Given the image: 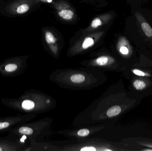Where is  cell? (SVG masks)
<instances>
[{"label": "cell", "mask_w": 152, "mask_h": 151, "mask_svg": "<svg viewBox=\"0 0 152 151\" xmlns=\"http://www.w3.org/2000/svg\"><path fill=\"white\" fill-rule=\"evenodd\" d=\"M135 16L142 31L145 36L152 43V28L144 17L139 12H136Z\"/></svg>", "instance_id": "5b68a950"}, {"label": "cell", "mask_w": 152, "mask_h": 151, "mask_svg": "<svg viewBox=\"0 0 152 151\" xmlns=\"http://www.w3.org/2000/svg\"><path fill=\"white\" fill-rule=\"evenodd\" d=\"M119 50L121 53L123 55H127L129 52V49L127 47L126 44L122 45L120 48Z\"/></svg>", "instance_id": "9a60e30c"}, {"label": "cell", "mask_w": 152, "mask_h": 151, "mask_svg": "<svg viewBox=\"0 0 152 151\" xmlns=\"http://www.w3.org/2000/svg\"><path fill=\"white\" fill-rule=\"evenodd\" d=\"M80 151H96V149L94 147H86L82 148L80 149Z\"/></svg>", "instance_id": "e0dca14e"}, {"label": "cell", "mask_w": 152, "mask_h": 151, "mask_svg": "<svg viewBox=\"0 0 152 151\" xmlns=\"http://www.w3.org/2000/svg\"><path fill=\"white\" fill-rule=\"evenodd\" d=\"M85 77L83 74H77L72 75L70 77V80L74 83H80L83 82L85 80Z\"/></svg>", "instance_id": "8fae6325"}, {"label": "cell", "mask_w": 152, "mask_h": 151, "mask_svg": "<svg viewBox=\"0 0 152 151\" xmlns=\"http://www.w3.org/2000/svg\"><path fill=\"white\" fill-rule=\"evenodd\" d=\"M138 144L143 146H146V147H150V148H152V143H151L145 142H138Z\"/></svg>", "instance_id": "ac0fdd59"}, {"label": "cell", "mask_w": 152, "mask_h": 151, "mask_svg": "<svg viewBox=\"0 0 152 151\" xmlns=\"http://www.w3.org/2000/svg\"><path fill=\"white\" fill-rule=\"evenodd\" d=\"M104 19L102 17H98L92 20L90 25V27L88 30H92L98 28L99 27L101 26L104 23Z\"/></svg>", "instance_id": "ba28073f"}, {"label": "cell", "mask_w": 152, "mask_h": 151, "mask_svg": "<svg viewBox=\"0 0 152 151\" xmlns=\"http://www.w3.org/2000/svg\"><path fill=\"white\" fill-rule=\"evenodd\" d=\"M97 36L89 35L86 36L84 39L80 41L81 48L83 50H86L92 47L95 44V42L97 40Z\"/></svg>", "instance_id": "52a82bcc"}, {"label": "cell", "mask_w": 152, "mask_h": 151, "mask_svg": "<svg viewBox=\"0 0 152 151\" xmlns=\"http://www.w3.org/2000/svg\"><path fill=\"white\" fill-rule=\"evenodd\" d=\"M38 1V0H16L6 6V11L11 15H22L28 12L34 4Z\"/></svg>", "instance_id": "3957f363"}, {"label": "cell", "mask_w": 152, "mask_h": 151, "mask_svg": "<svg viewBox=\"0 0 152 151\" xmlns=\"http://www.w3.org/2000/svg\"><path fill=\"white\" fill-rule=\"evenodd\" d=\"M133 73L137 76H146V74L143 72L142 71H140L137 69H134L133 71Z\"/></svg>", "instance_id": "2e32d148"}, {"label": "cell", "mask_w": 152, "mask_h": 151, "mask_svg": "<svg viewBox=\"0 0 152 151\" xmlns=\"http://www.w3.org/2000/svg\"><path fill=\"white\" fill-rule=\"evenodd\" d=\"M90 132L87 129H83L78 131V135L80 137H86L89 134Z\"/></svg>", "instance_id": "5bb4252c"}, {"label": "cell", "mask_w": 152, "mask_h": 151, "mask_svg": "<svg viewBox=\"0 0 152 151\" xmlns=\"http://www.w3.org/2000/svg\"><path fill=\"white\" fill-rule=\"evenodd\" d=\"M34 115L32 114L18 115L0 118V134L9 132L18 125L26 123L31 120Z\"/></svg>", "instance_id": "7a4b0ae2"}, {"label": "cell", "mask_w": 152, "mask_h": 151, "mask_svg": "<svg viewBox=\"0 0 152 151\" xmlns=\"http://www.w3.org/2000/svg\"><path fill=\"white\" fill-rule=\"evenodd\" d=\"M25 145V142L20 140L19 138L9 135L0 137V151H23Z\"/></svg>", "instance_id": "277c9868"}, {"label": "cell", "mask_w": 152, "mask_h": 151, "mask_svg": "<svg viewBox=\"0 0 152 151\" xmlns=\"http://www.w3.org/2000/svg\"><path fill=\"white\" fill-rule=\"evenodd\" d=\"M27 56H16L0 63V74L4 77H15L22 74L26 66Z\"/></svg>", "instance_id": "6da1fadb"}, {"label": "cell", "mask_w": 152, "mask_h": 151, "mask_svg": "<svg viewBox=\"0 0 152 151\" xmlns=\"http://www.w3.org/2000/svg\"><path fill=\"white\" fill-rule=\"evenodd\" d=\"M57 13L60 17L67 21L73 19L75 12L66 4H60L57 6Z\"/></svg>", "instance_id": "8992f818"}, {"label": "cell", "mask_w": 152, "mask_h": 151, "mask_svg": "<svg viewBox=\"0 0 152 151\" xmlns=\"http://www.w3.org/2000/svg\"><path fill=\"white\" fill-rule=\"evenodd\" d=\"M121 112V107L118 105H115L108 110L107 115L109 117H114L118 115Z\"/></svg>", "instance_id": "30bf717a"}, {"label": "cell", "mask_w": 152, "mask_h": 151, "mask_svg": "<svg viewBox=\"0 0 152 151\" xmlns=\"http://www.w3.org/2000/svg\"><path fill=\"white\" fill-rule=\"evenodd\" d=\"M143 151H152V149H145V150H142Z\"/></svg>", "instance_id": "ffe728a7"}, {"label": "cell", "mask_w": 152, "mask_h": 151, "mask_svg": "<svg viewBox=\"0 0 152 151\" xmlns=\"http://www.w3.org/2000/svg\"><path fill=\"white\" fill-rule=\"evenodd\" d=\"M53 0H40V1L44 2L51 3Z\"/></svg>", "instance_id": "d6986e66"}, {"label": "cell", "mask_w": 152, "mask_h": 151, "mask_svg": "<svg viewBox=\"0 0 152 151\" xmlns=\"http://www.w3.org/2000/svg\"><path fill=\"white\" fill-rule=\"evenodd\" d=\"M45 41L50 46L56 44L57 39L52 32L50 31H46L45 34Z\"/></svg>", "instance_id": "9c48e42d"}, {"label": "cell", "mask_w": 152, "mask_h": 151, "mask_svg": "<svg viewBox=\"0 0 152 151\" xmlns=\"http://www.w3.org/2000/svg\"><path fill=\"white\" fill-rule=\"evenodd\" d=\"M109 58L106 56H102L96 59V63L99 66H104L108 64Z\"/></svg>", "instance_id": "4fadbf2b"}, {"label": "cell", "mask_w": 152, "mask_h": 151, "mask_svg": "<svg viewBox=\"0 0 152 151\" xmlns=\"http://www.w3.org/2000/svg\"><path fill=\"white\" fill-rule=\"evenodd\" d=\"M134 87L138 90H142L146 87V84L144 81L140 79H137L133 82Z\"/></svg>", "instance_id": "7c38bea8"}]
</instances>
